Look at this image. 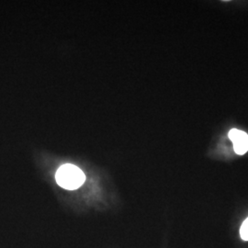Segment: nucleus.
<instances>
[{
  "instance_id": "obj_3",
  "label": "nucleus",
  "mask_w": 248,
  "mask_h": 248,
  "mask_svg": "<svg viewBox=\"0 0 248 248\" xmlns=\"http://www.w3.org/2000/svg\"><path fill=\"white\" fill-rule=\"evenodd\" d=\"M240 235L241 238L245 241H248V218L243 222L241 229H240Z\"/></svg>"
},
{
  "instance_id": "obj_2",
  "label": "nucleus",
  "mask_w": 248,
  "mask_h": 248,
  "mask_svg": "<svg viewBox=\"0 0 248 248\" xmlns=\"http://www.w3.org/2000/svg\"><path fill=\"white\" fill-rule=\"evenodd\" d=\"M229 138L233 143V149L237 155H245L248 151V134L238 129H232Z\"/></svg>"
},
{
  "instance_id": "obj_1",
  "label": "nucleus",
  "mask_w": 248,
  "mask_h": 248,
  "mask_svg": "<svg viewBox=\"0 0 248 248\" xmlns=\"http://www.w3.org/2000/svg\"><path fill=\"white\" fill-rule=\"evenodd\" d=\"M57 184L65 189L74 190L83 185L86 180L83 171L74 165H63L55 174Z\"/></svg>"
}]
</instances>
